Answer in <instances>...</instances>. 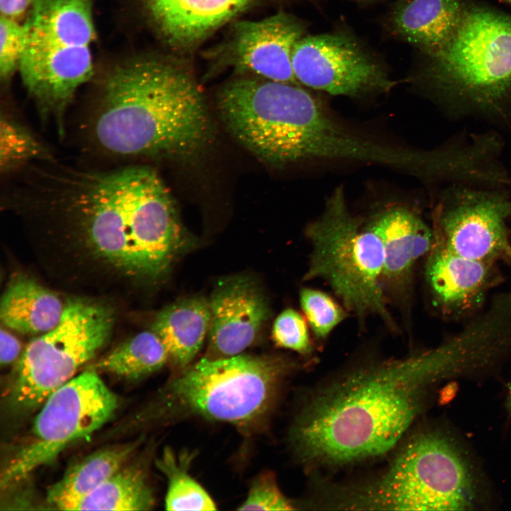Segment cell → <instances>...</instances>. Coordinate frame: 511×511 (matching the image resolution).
Returning <instances> with one entry per match:
<instances>
[{
  "label": "cell",
  "instance_id": "14",
  "mask_svg": "<svg viewBox=\"0 0 511 511\" xmlns=\"http://www.w3.org/2000/svg\"><path fill=\"white\" fill-rule=\"evenodd\" d=\"M304 35L295 18L278 13L238 24L235 54L241 68L266 79L298 84L292 64L293 48Z\"/></svg>",
  "mask_w": 511,
  "mask_h": 511
},
{
  "label": "cell",
  "instance_id": "18",
  "mask_svg": "<svg viewBox=\"0 0 511 511\" xmlns=\"http://www.w3.org/2000/svg\"><path fill=\"white\" fill-rule=\"evenodd\" d=\"M210 321L209 301L195 297L164 308L155 317L152 330L161 339L169 359L185 369L200 350Z\"/></svg>",
  "mask_w": 511,
  "mask_h": 511
},
{
  "label": "cell",
  "instance_id": "3",
  "mask_svg": "<svg viewBox=\"0 0 511 511\" xmlns=\"http://www.w3.org/2000/svg\"><path fill=\"white\" fill-rule=\"evenodd\" d=\"M90 119L97 146L118 157L192 159L213 136L196 83L180 70L151 60L114 70Z\"/></svg>",
  "mask_w": 511,
  "mask_h": 511
},
{
  "label": "cell",
  "instance_id": "25",
  "mask_svg": "<svg viewBox=\"0 0 511 511\" xmlns=\"http://www.w3.org/2000/svg\"><path fill=\"white\" fill-rule=\"evenodd\" d=\"M50 156L45 146L28 129L2 114L0 123L1 170L11 173L36 159Z\"/></svg>",
  "mask_w": 511,
  "mask_h": 511
},
{
  "label": "cell",
  "instance_id": "31",
  "mask_svg": "<svg viewBox=\"0 0 511 511\" xmlns=\"http://www.w3.org/2000/svg\"><path fill=\"white\" fill-rule=\"evenodd\" d=\"M33 0H0L1 16L17 20L22 16Z\"/></svg>",
  "mask_w": 511,
  "mask_h": 511
},
{
  "label": "cell",
  "instance_id": "23",
  "mask_svg": "<svg viewBox=\"0 0 511 511\" xmlns=\"http://www.w3.org/2000/svg\"><path fill=\"white\" fill-rule=\"evenodd\" d=\"M169 360L159 336L151 331L141 332L121 344L99 360L92 369L137 380L160 370Z\"/></svg>",
  "mask_w": 511,
  "mask_h": 511
},
{
  "label": "cell",
  "instance_id": "9",
  "mask_svg": "<svg viewBox=\"0 0 511 511\" xmlns=\"http://www.w3.org/2000/svg\"><path fill=\"white\" fill-rule=\"evenodd\" d=\"M113 324V312L106 305L69 300L59 323L33 339L20 356L9 390L11 407L30 412L42 405L102 348Z\"/></svg>",
  "mask_w": 511,
  "mask_h": 511
},
{
  "label": "cell",
  "instance_id": "5",
  "mask_svg": "<svg viewBox=\"0 0 511 511\" xmlns=\"http://www.w3.org/2000/svg\"><path fill=\"white\" fill-rule=\"evenodd\" d=\"M19 72L40 115L63 131L75 92L93 73L90 0H33Z\"/></svg>",
  "mask_w": 511,
  "mask_h": 511
},
{
  "label": "cell",
  "instance_id": "16",
  "mask_svg": "<svg viewBox=\"0 0 511 511\" xmlns=\"http://www.w3.org/2000/svg\"><path fill=\"white\" fill-rule=\"evenodd\" d=\"M466 7L461 0H400L390 24L397 35L430 54L449 40Z\"/></svg>",
  "mask_w": 511,
  "mask_h": 511
},
{
  "label": "cell",
  "instance_id": "21",
  "mask_svg": "<svg viewBox=\"0 0 511 511\" xmlns=\"http://www.w3.org/2000/svg\"><path fill=\"white\" fill-rule=\"evenodd\" d=\"M485 262L456 253L444 244L435 250L427 267L431 287L442 302L456 304L474 295L485 282Z\"/></svg>",
  "mask_w": 511,
  "mask_h": 511
},
{
  "label": "cell",
  "instance_id": "13",
  "mask_svg": "<svg viewBox=\"0 0 511 511\" xmlns=\"http://www.w3.org/2000/svg\"><path fill=\"white\" fill-rule=\"evenodd\" d=\"M209 302L211 321L207 358L241 354L254 341L269 315L261 290L244 276L221 280Z\"/></svg>",
  "mask_w": 511,
  "mask_h": 511
},
{
  "label": "cell",
  "instance_id": "6",
  "mask_svg": "<svg viewBox=\"0 0 511 511\" xmlns=\"http://www.w3.org/2000/svg\"><path fill=\"white\" fill-rule=\"evenodd\" d=\"M475 497L460 450L442 434L425 431L411 437L378 477L338 504L358 510H464Z\"/></svg>",
  "mask_w": 511,
  "mask_h": 511
},
{
  "label": "cell",
  "instance_id": "2",
  "mask_svg": "<svg viewBox=\"0 0 511 511\" xmlns=\"http://www.w3.org/2000/svg\"><path fill=\"white\" fill-rule=\"evenodd\" d=\"M35 190L46 209L72 221L97 255L131 276H164L192 241L152 169L129 166L43 173Z\"/></svg>",
  "mask_w": 511,
  "mask_h": 511
},
{
  "label": "cell",
  "instance_id": "1",
  "mask_svg": "<svg viewBox=\"0 0 511 511\" xmlns=\"http://www.w3.org/2000/svg\"><path fill=\"white\" fill-rule=\"evenodd\" d=\"M480 350L463 332L446 344L407 358L354 370L319 392L290 430L297 456L317 466H341L384 454L419 413L435 383L476 370Z\"/></svg>",
  "mask_w": 511,
  "mask_h": 511
},
{
  "label": "cell",
  "instance_id": "19",
  "mask_svg": "<svg viewBox=\"0 0 511 511\" xmlns=\"http://www.w3.org/2000/svg\"><path fill=\"white\" fill-rule=\"evenodd\" d=\"M65 306L51 291L31 278L19 276L2 295L0 317L6 326L16 331L45 333L59 323Z\"/></svg>",
  "mask_w": 511,
  "mask_h": 511
},
{
  "label": "cell",
  "instance_id": "11",
  "mask_svg": "<svg viewBox=\"0 0 511 511\" xmlns=\"http://www.w3.org/2000/svg\"><path fill=\"white\" fill-rule=\"evenodd\" d=\"M292 64L299 83L332 95L364 97L395 84L356 40L341 33L303 36L293 48Z\"/></svg>",
  "mask_w": 511,
  "mask_h": 511
},
{
  "label": "cell",
  "instance_id": "17",
  "mask_svg": "<svg viewBox=\"0 0 511 511\" xmlns=\"http://www.w3.org/2000/svg\"><path fill=\"white\" fill-rule=\"evenodd\" d=\"M170 40L192 43L228 21L251 0H145Z\"/></svg>",
  "mask_w": 511,
  "mask_h": 511
},
{
  "label": "cell",
  "instance_id": "24",
  "mask_svg": "<svg viewBox=\"0 0 511 511\" xmlns=\"http://www.w3.org/2000/svg\"><path fill=\"white\" fill-rule=\"evenodd\" d=\"M192 455H179L165 448L156 466L167 479V510H215L216 505L204 488L188 472Z\"/></svg>",
  "mask_w": 511,
  "mask_h": 511
},
{
  "label": "cell",
  "instance_id": "26",
  "mask_svg": "<svg viewBox=\"0 0 511 511\" xmlns=\"http://www.w3.org/2000/svg\"><path fill=\"white\" fill-rule=\"evenodd\" d=\"M300 300L306 319L318 339L327 337L346 317L344 309L322 291L304 288Z\"/></svg>",
  "mask_w": 511,
  "mask_h": 511
},
{
  "label": "cell",
  "instance_id": "8",
  "mask_svg": "<svg viewBox=\"0 0 511 511\" xmlns=\"http://www.w3.org/2000/svg\"><path fill=\"white\" fill-rule=\"evenodd\" d=\"M429 55L424 76L448 100L494 111L511 97V16L466 7L449 40Z\"/></svg>",
  "mask_w": 511,
  "mask_h": 511
},
{
  "label": "cell",
  "instance_id": "15",
  "mask_svg": "<svg viewBox=\"0 0 511 511\" xmlns=\"http://www.w3.org/2000/svg\"><path fill=\"white\" fill-rule=\"evenodd\" d=\"M367 224L382 243L383 285L403 289L414 263L431 247L429 228L413 211L401 206L381 211Z\"/></svg>",
  "mask_w": 511,
  "mask_h": 511
},
{
  "label": "cell",
  "instance_id": "32",
  "mask_svg": "<svg viewBox=\"0 0 511 511\" xmlns=\"http://www.w3.org/2000/svg\"><path fill=\"white\" fill-rule=\"evenodd\" d=\"M508 401H509V405H510V408H511V385H510V388H509Z\"/></svg>",
  "mask_w": 511,
  "mask_h": 511
},
{
  "label": "cell",
  "instance_id": "4",
  "mask_svg": "<svg viewBox=\"0 0 511 511\" xmlns=\"http://www.w3.org/2000/svg\"><path fill=\"white\" fill-rule=\"evenodd\" d=\"M289 369L274 356L204 358L170 380L148 414L168 421L200 417L252 432L273 412Z\"/></svg>",
  "mask_w": 511,
  "mask_h": 511
},
{
  "label": "cell",
  "instance_id": "12",
  "mask_svg": "<svg viewBox=\"0 0 511 511\" xmlns=\"http://www.w3.org/2000/svg\"><path fill=\"white\" fill-rule=\"evenodd\" d=\"M511 204L495 191L461 189L449 197L441 216L444 245L456 253L477 260L504 258L511 262L506 220Z\"/></svg>",
  "mask_w": 511,
  "mask_h": 511
},
{
  "label": "cell",
  "instance_id": "10",
  "mask_svg": "<svg viewBox=\"0 0 511 511\" xmlns=\"http://www.w3.org/2000/svg\"><path fill=\"white\" fill-rule=\"evenodd\" d=\"M118 403L95 370L73 377L42 405L30 440L2 471L1 487L22 480L70 444L91 435L112 417Z\"/></svg>",
  "mask_w": 511,
  "mask_h": 511
},
{
  "label": "cell",
  "instance_id": "22",
  "mask_svg": "<svg viewBox=\"0 0 511 511\" xmlns=\"http://www.w3.org/2000/svg\"><path fill=\"white\" fill-rule=\"evenodd\" d=\"M154 502L144 471L136 466H123L83 498L73 510H148Z\"/></svg>",
  "mask_w": 511,
  "mask_h": 511
},
{
  "label": "cell",
  "instance_id": "7",
  "mask_svg": "<svg viewBox=\"0 0 511 511\" xmlns=\"http://www.w3.org/2000/svg\"><path fill=\"white\" fill-rule=\"evenodd\" d=\"M306 233L312 251L305 278L324 280L358 318L375 316L395 326L384 293L382 243L368 224L352 214L341 186Z\"/></svg>",
  "mask_w": 511,
  "mask_h": 511
},
{
  "label": "cell",
  "instance_id": "29",
  "mask_svg": "<svg viewBox=\"0 0 511 511\" xmlns=\"http://www.w3.org/2000/svg\"><path fill=\"white\" fill-rule=\"evenodd\" d=\"M295 507L280 490L272 473L260 474L252 482L238 510H291Z\"/></svg>",
  "mask_w": 511,
  "mask_h": 511
},
{
  "label": "cell",
  "instance_id": "20",
  "mask_svg": "<svg viewBox=\"0 0 511 511\" xmlns=\"http://www.w3.org/2000/svg\"><path fill=\"white\" fill-rule=\"evenodd\" d=\"M134 448L133 444H124L87 456L51 485L47 493L48 501L60 510H73L83 498L123 467Z\"/></svg>",
  "mask_w": 511,
  "mask_h": 511
},
{
  "label": "cell",
  "instance_id": "28",
  "mask_svg": "<svg viewBox=\"0 0 511 511\" xmlns=\"http://www.w3.org/2000/svg\"><path fill=\"white\" fill-rule=\"evenodd\" d=\"M273 339L278 346L300 354H307L312 350L307 323L292 309H286L277 317L273 326Z\"/></svg>",
  "mask_w": 511,
  "mask_h": 511
},
{
  "label": "cell",
  "instance_id": "33",
  "mask_svg": "<svg viewBox=\"0 0 511 511\" xmlns=\"http://www.w3.org/2000/svg\"><path fill=\"white\" fill-rule=\"evenodd\" d=\"M505 1H506L507 2L511 4V0H505Z\"/></svg>",
  "mask_w": 511,
  "mask_h": 511
},
{
  "label": "cell",
  "instance_id": "30",
  "mask_svg": "<svg viewBox=\"0 0 511 511\" xmlns=\"http://www.w3.org/2000/svg\"><path fill=\"white\" fill-rule=\"evenodd\" d=\"M0 361L1 365L13 363L18 357L21 346L19 341L8 331L1 329Z\"/></svg>",
  "mask_w": 511,
  "mask_h": 511
},
{
  "label": "cell",
  "instance_id": "27",
  "mask_svg": "<svg viewBox=\"0 0 511 511\" xmlns=\"http://www.w3.org/2000/svg\"><path fill=\"white\" fill-rule=\"evenodd\" d=\"M26 27L17 20L1 16L0 75L8 79L19 65L25 51Z\"/></svg>",
  "mask_w": 511,
  "mask_h": 511
}]
</instances>
